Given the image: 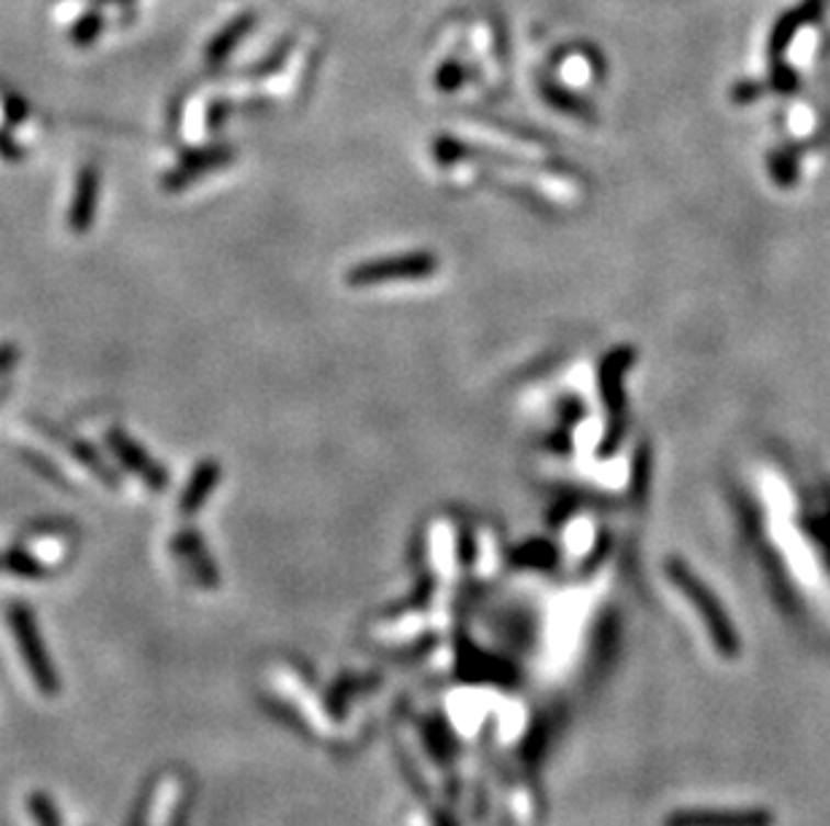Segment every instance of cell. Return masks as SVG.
Masks as SVG:
<instances>
[{
	"label": "cell",
	"mask_w": 830,
	"mask_h": 826,
	"mask_svg": "<svg viewBox=\"0 0 830 826\" xmlns=\"http://www.w3.org/2000/svg\"><path fill=\"white\" fill-rule=\"evenodd\" d=\"M436 271V258L428 252H412V256L388 258V261H371L363 267H355L347 274L352 287H377L395 280H423Z\"/></svg>",
	"instance_id": "6da1fadb"
},
{
	"label": "cell",
	"mask_w": 830,
	"mask_h": 826,
	"mask_svg": "<svg viewBox=\"0 0 830 826\" xmlns=\"http://www.w3.org/2000/svg\"><path fill=\"white\" fill-rule=\"evenodd\" d=\"M14 360H16V349L11 347V343H3V347H0V373L14 363Z\"/></svg>",
	"instance_id": "ba28073f"
},
{
	"label": "cell",
	"mask_w": 830,
	"mask_h": 826,
	"mask_svg": "<svg viewBox=\"0 0 830 826\" xmlns=\"http://www.w3.org/2000/svg\"><path fill=\"white\" fill-rule=\"evenodd\" d=\"M30 811H33L38 826H59L57 813H54V805L46 800V794H33V800H30Z\"/></svg>",
	"instance_id": "52a82bcc"
},
{
	"label": "cell",
	"mask_w": 830,
	"mask_h": 826,
	"mask_svg": "<svg viewBox=\"0 0 830 826\" xmlns=\"http://www.w3.org/2000/svg\"><path fill=\"white\" fill-rule=\"evenodd\" d=\"M226 161H232V150H228V148H213V150H200V154H191V156H186L183 161H180V167L170 174V178L165 180V185H167V189H180V185H186V183H191L194 178H200L202 172L215 170V167L226 165Z\"/></svg>",
	"instance_id": "5b68a950"
},
{
	"label": "cell",
	"mask_w": 830,
	"mask_h": 826,
	"mask_svg": "<svg viewBox=\"0 0 830 826\" xmlns=\"http://www.w3.org/2000/svg\"><path fill=\"white\" fill-rule=\"evenodd\" d=\"M98 185H100L98 170H94V167H87V170L81 172V178H78L74 207H70V228L78 234L87 231V228L92 226L94 207H98Z\"/></svg>",
	"instance_id": "277c9868"
},
{
	"label": "cell",
	"mask_w": 830,
	"mask_h": 826,
	"mask_svg": "<svg viewBox=\"0 0 830 826\" xmlns=\"http://www.w3.org/2000/svg\"><path fill=\"white\" fill-rule=\"evenodd\" d=\"M11 631H14L16 644H20V653L25 657L30 677L38 684V692L44 695H57V677L52 671L49 657L44 653V642H41L38 631H35L33 614L25 607H14L9 614Z\"/></svg>",
	"instance_id": "7a4b0ae2"
},
{
	"label": "cell",
	"mask_w": 830,
	"mask_h": 826,
	"mask_svg": "<svg viewBox=\"0 0 830 826\" xmlns=\"http://www.w3.org/2000/svg\"><path fill=\"white\" fill-rule=\"evenodd\" d=\"M108 443H111L113 454H116L119 460H122L126 467H130L132 473L137 475V478L146 480V484L152 488H165L167 486V473L161 469V464H156L152 456H148L146 451H143L141 445H137L130 435L113 430L111 435H108Z\"/></svg>",
	"instance_id": "3957f363"
},
{
	"label": "cell",
	"mask_w": 830,
	"mask_h": 826,
	"mask_svg": "<svg viewBox=\"0 0 830 826\" xmlns=\"http://www.w3.org/2000/svg\"><path fill=\"white\" fill-rule=\"evenodd\" d=\"M218 478H221L218 462H202L200 467H197V473L191 475L189 486H186L183 499H180V510L183 512L200 510L204 505V499H208V494L213 491L215 484H218Z\"/></svg>",
	"instance_id": "8992f818"
}]
</instances>
